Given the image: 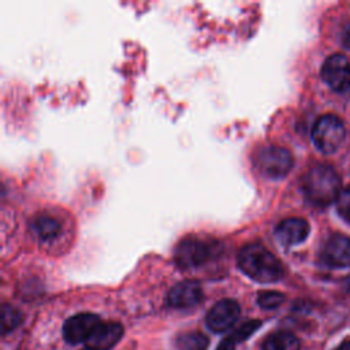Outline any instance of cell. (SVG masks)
<instances>
[{"mask_svg":"<svg viewBox=\"0 0 350 350\" xmlns=\"http://www.w3.org/2000/svg\"><path fill=\"white\" fill-rule=\"evenodd\" d=\"M100 323L101 319L94 313L74 314L63 324V338L70 345L86 342Z\"/></svg>","mask_w":350,"mask_h":350,"instance_id":"7","label":"cell"},{"mask_svg":"<svg viewBox=\"0 0 350 350\" xmlns=\"http://www.w3.org/2000/svg\"><path fill=\"white\" fill-rule=\"evenodd\" d=\"M241 271L260 283H272L282 279L284 269L279 258L261 243L245 245L237 256Z\"/></svg>","mask_w":350,"mask_h":350,"instance_id":"1","label":"cell"},{"mask_svg":"<svg viewBox=\"0 0 350 350\" xmlns=\"http://www.w3.org/2000/svg\"><path fill=\"white\" fill-rule=\"evenodd\" d=\"M202 287L197 280L176 283L167 294V305L175 309H189L202 301Z\"/></svg>","mask_w":350,"mask_h":350,"instance_id":"10","label":"cell"},{"mask_svg":"<svg viewBox=\"0 0 350 350\" xmlns=\"http://www.w3.org/2000/svg\"><path fill=\"white\" fill-rule=\"evenodd\" d=\"M335 350H350V339L343 340Z\"/></svg>","mask_w":350,"mask_h":350,"instance_id":"22","label":"cell"},{"mask_svg":"<svg viewBox=\"0 0 350 350\" xmlns=\"http://www.w3.org/2000/svg\"><path fill=\"white\" fill-rule=\"evenodd\" d=\"M345 138V127L340 119L327 113L320 116L312 129V141L323 153H334Z\"/></svg>","mask_w":350,"mask_h":350,"instance_id":"5","label":"cell"},{"mask_svg":"<svg viewBox=\"0 0 350 350\" xmlns=\"http://www.w3.org/2000/svg\"><path fill=\"white\" fill-rule=\"evenodd\" d=\"M261 350H299V340L288 331H276L265 336Z\"/></svg>","mask_w":350,"mask_h":350,"instance_id":"14","label":"cell"},{"mask_svg":"<svg viewBox=\"0 0 350 350\" xmlns=\"http://www.w3.org/2000/svg\"><path fill=\"white\" fill-rule=\"evenodd\" d=\"M304 196L316 206H327L336 201L340 194V178L328 164L312 167L301 182Z\"/></svg>","mask_w":350,"mask_h":350,"instance_id":"2","label":"cell"},{"mask_svg":"<svg viewBox=\"0 0 350 350\" xmlns=\"http://www.w3.org/2000/svg\"><path fill=\"white\" fill-rule=\"evenodd\" d=\"M294 159L288 149L278 145L262 146L254 156V165L267 178H283L293 168Z\"/></svg>","mask_w":350,"mask_h":350,"instance_id":"3","label":"cell"},{"mask_svg":"<svg viewBox=\"0 0 350 350\" xmlns=\"http://www.w3.org/2000/svg\"><path fill=\"white\" fill-rule=\"evenodd\" d=\"M345 283H346V287L350 290V275L346 278V280H345Z\"/></svg>","mask_w":350,"mask_h":350,"instance_id":"23","label":"cell"},{"mask_svg":"<svg viewBox=\"0 0 350 350\" xmlns=\"http://www.w3.org/2000/svg\"><path fill=\"white\" fill-rule=\"evenodd\" d=\"M23 320L22 313L10 304H3L1 306V334L7 335L14 331Z\"/></svg>","mask_w":350,"mask_h":350,"instance_id":"16","label":"cell"},{"mask_svg":"<svg viewBox=\"0 0 350 350\" xmlns=\"http://www.w3.org/2000/svg\"><path fill=\"white\" fill-rule=\"evenodd\" d=\"M321 261L329 268L350 267V238L334 234L323 246Z\"/></svg>","mask_w":350,"mask_h":350,"instance_id":"9","label":"cell"},{"mask_svg":"<svg viewBox=\"0 0 350 350\" xmlns=\"http://www.w3.org/2000/svg\"><path fill=\"white\" fill-rule=\"evenodd\" d=\"M336 209H338L339 215L347 223H350V185L340 191V194L336 200Z\"/></svg>","mask_w":350,"mask_h":350,"instance_id":"19","label":"cell"},{"mask_svg":"<svg viewBox=\"0 0 350 350\" xmlns=\"http://www.w3.org/2000/svg\"><path fill=\"white\" fill-rule=\"evenodd\" d=\"M321 78L336 92L350 89V60L340 53L331 55L321 67Z\"/></svg>","mask_w":350,"mask_h":350,"instance_id":"6","label":"cell"},{"mask_svg":"<svg viewBox=\"0 0 350 350\" xmlns=\"http://www.w3.org/2000/svg\"><path fill=\"white\" fill-rule=\"evenodd\" d=\"M284 301V295L279 291H261L257 297V304L262 309H275L282 305Z\"/></svg>","mask_w":350,"mask_h":350,"instance_id":"17","label":"cell"},{"mask_svg":"<svg viewBox=\"0 0 350 350\" xmlns=\"http://www.w3.org/2000/svg\"><path fill=\"white\" fill-rule=\"evenodd\" d=\"M343 44L350 49V25H347L343 31Z\"/></svg>","mask_w":350,"mask_h":350,"instance_id":"21","label":"cell"},{"mask_svg":"<svg viewBox=\"0 0 350 350\" xmlns=\"http://www.w3.org/2000/svg\"><path fill=\"white\" fill-rule=\"evenodd\" d=\"M239 313L241 308L237 301L228 298L221 299L216 302L208 312L205 317L206 327L216 334L226 332L235 324V321L239 317Z\"/></svg>","mask_w":350,"mask_h":350,"instance_id":"8","label":"cell"},{"mask_svg":"<svg viewBox=\"0 0 350 350\" xmlns=\"http://www.w3.org/2000/svg\"><path fill=\"white\" fill-rule=\"evenodd\" d=\"M82 350H90V349H88V347H85V349H82Z\"/></svg>","mask_w":350,"mask_h":350,"instance_id":"24","label":"cell"},{"mask_svg":"<svg viewBox=\"0 0 350 350\" xmlns=\"http://www.w3.org/2000/svg\"><path fill=\"white\" fill-rule=\"evenodd\" d=\"M123 336V325L116 321L100 323L90 338L85 342L86 347L90 350H109L112 349Z\"/></svg>","mask_w":350,"mask_h":350,"instance_id":"12","label":"cell"},{"mask_svg":"<svg viewBox=\"0 0 350 350\" xmlns=\"http://www.w3.org/2000/svg\"><path fill=\"white\" fill-rule=\"evenodd\" d=\"M31 231L36 235L37 239L42 242H51L55 241L60 232L62 226L57 219L49 215H40L37 216L31 223Z\"/></svg>","mask_w":350,"mask_h":350,"instance_id":"13","label":"cell"},{"mask_svg":"<svg viewBox=\"0 0 350 350\" xmlns=\"http://www.w3.org/2000/svg\"><path fill=\"white\" fill-rule=\"evenodd\" d=\"M209 339L201 332H187L176 338V350H206Z\"/></svg>","mask_w":350,"mask_h":350,"instance_id":"15","label":"cell"},{"mask_svg":"<svg viewBox=\"0 0 350 350\" xmlns=\"http://www.w3.org/2000/svg\"><path fill=\"white\" fill-rule=\"evenodd\" d=\"M261 327V321L260 320H249L246 323H243L241 327H238L230 336L238 343V342H243L247 338H250L258 328Z\"/></svg>","mask_w":350,"mask_h":350,"instance_id":"18","label":"cell"},{"mask_svg":"<svg viewBox=\"0 0 350 350\" xmlns=\"http://www.w3.org/2000/svg\"><path fill=\"white\" fill-rule=\"evenodd\" d=\"M309 235V223L302 217H288L282 220L275 228V237L284 246H294Z\"/></svg>","mask_w":350,"mask_h":350,"instance_id":"11","label":"cell"},{"mask_svg":"<svg viewBox=\"0 0 350 350\" xmlns=\"http://www.w3.org/2000/svg\"><path fill=\"white\" fill-rule=\"evenodd\" d=\"M235 340L228 335L227 338H224L220 343H219V346L216 347V350H235Z\"/></svg>","mask_w":350,"mask_h":350,"instance_id":"20","label":"cell"},{"mask_svg":"<svg viewBox=\"0 0 350 350\" xmlns=\"http://www.w3.org/2000/svg\"><path fill=\"white\" fill-rule=\"evenodd\" d=\"M219 245L213 241L200 238H186L175 247V262L180 268H193L201 265L216 256Z\"/></svg>","mask_w":350,"mask_h":350,"instance_id":"4","label":"cell"}]
</instances>
